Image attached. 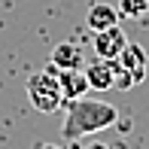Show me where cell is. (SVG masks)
<instances>
[{
	"label": "cell",
	"instance_id": "obj_3",
	"mask_svg": "<svg viewBox=\"0 0 149 149\" xmlns=\"http://www.w3.org/2000/svg\"><path fill=\"white\" fill-rule=\"evenodd\" d=\"M113 67H116V88L125 91V88H134L137 82H143L146 70H149V55L143 46L137 43H128L122 49L119 58H113Z\"/></svg>",
	"mask_w": 149,
	"mask_h": 149
},
{
	"label": "cell",
	"instance_id": "obj_10",
	"mask_svg": "<svg viewBox=\"0 0 149 149\" xmlns=\"http://www.w3.org/2000/svg\"><path fill=\"white\" fill-rule=\"evenodd\" d=\"M85 149H107V143H100V140H97V143H88Z\"/></svg>",
	"mask_w": 149,
	"mask_h": 149
},
{
	"label": "cell",
	"instance_id": "obj_8",
	"mask_svg": "<svg viewBox=\"0 0 149 149\" xmlns=\"http://www.w3.org/2000/svg\"><path fill=\"white\" fill-rule=\"evenodd\" d=\"M82 64V52L76 43H58L52 49V67L55 70H76Z\"/></svg>",
	"mask_w": 149,
	"mask_h": 149
},
{
	"label": "cell",
	"instance_id": "obj_1",
	"mask_svg": "<svg viewBox=\"0 0 149 149\" xmlns=\"http://www.w3.org/2000/svg\"><path fill=\"white\" fill-rule=\"evenodd\" d=\"M119 122V110L107 100L97 97H76L70 100L67 107V116H64V137L67 140H76V137H88V134L107 131Z\"/></svg>",
	"mask_w": 149,
	"mask_h": 149
},
{
	"label": "cell",
	"instance_id": "obj_5",
	"mask_svg": "<svg viewBox=\"0 0 149 149\" xmlns=\"http://www.w3.org/2000/svg\"><path fill=\"white\" fill-rule=\"evenodd\" d=\"M85 79H88V85H91L94 91L116 88V67H113V61H107V58L91 61V64L85 67Z\"/></svg>",
	"mask_w": 149,
	"mask_h": 149
},
{
	"label": "cell",
	"instance_id": "obj_4",
	"mask_svg": "<svg viewBox=\"0 0 149 149\" xmlns=\"http://www.w3.org/2000/svg\"><path fill=\"white\" fill-rule=\"evenodd\" d=\"M125 46H128V37H125V31H122L119 24H113V28L94 33V52H97V58L113 61V58L122 55V49H125Z\"/></svg>",
	"mask_w": 149,
	"mask_h": 149
},
{
	"label": "cell",
	"instance_id": "obj_2",
	"mask_svg": "<svg viewBox=\"0 0 149 149\" xmlns=\"http://www.w3.org/2000/svg\"><path fill=\"white\" fill-rule=\"evenodd\" d=\"M28 97L33 104V110L40 113H55L64 104V91H61V79L55 67H46V70L33 73L28 79Z\"/></svg>",
	"mask_w": 149,
	"mask_h": 149
},
{
	"label": "cell",
	"instance_id": "obj_9",
	"mask_svg": "<svg viewBox=\"0 0 149 149\" xmlns=\"http://www.w3.org/2000/svg\"><path fill=\"white\" fill-rule=\"evenodd\" d=\"M149 12V0H119V15L125 18H143Z\"/></svg>",
	"mask_w": 149,
	"mask_h": 149
},
{
	"label": "cell",
	"instance_id": "obj_11",
	"mask_svg": "<svg viewBox=\"0 0 149 149\" xmlns=\"http://www.w3.org/2000/svg\"><path fill=\"white\" fill-rule=\"evenodd\" d=\"M37 149H61V146H58V143H40Z\"/></svg>",
	"mask_w": 149,
	"mask_h": 149
},
{
	"label": "cell",
	"instance_id": "obj_6",
	"mask_svg": "<svg viewBox=\"0 0 149 149\" xmlns=\"http://www.w3.org/2000/svg\"><path fill=\"white\" fill-rule=\"evenodd\" d=\"M58 79H61V91H64V100H76V97H85L91 91L88 79H85V70H58Z\"/></svg>",
	"mask_w": 149,
	"mask_h": 149
},
{
	"label": "cell",
	"instance_id": "obj_7",
	"mask_svg": "<svg viewBox=\"0 0 149 149\" xmlns=\"http://www.w3.org/2000/svg\"><path fill=\"white\" fill-rule=\"evenodd\" d=\"M85 24L91 28V33L97 31H107L113 24H119V6H110V3H94L85 15Z\"/></svg>",
	"mask_w": 149,
	"mask_h": 149
}]
</instances>
